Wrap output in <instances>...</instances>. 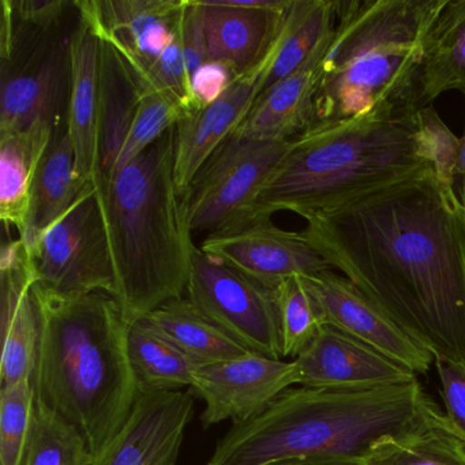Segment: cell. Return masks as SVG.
<instances>
[{
  "label": "cell",
  "mask_w": 465,
  "mask_h": 465,
  "mask_svg": "<svg viewBox=\"0 0 465 465\" xmlns=\"http://www.w3.org/2000/svg\"><path fill=\"white\" fill-rule=\"evenodd\" d=\"M304 220L333 271L434 359L465 361V216L434 170Z\"/></svg>",
  "instance_id": "obj_1"
},
{
  "label": "cell",
  "mask_w": 465,
  "mask_h": 465,
  "mask_svg": "<svg viewBox=\"0 0 465 465\" xmlns=\"http://www.w3.org/2000/svg\"><path fill=\"white\" fill-rule=\"evenodd\" d=\"M34 301L36 401L83 432L97 464L140 394L129 356L132 323L107 292L64 298L35 284Z\"/></svg>",
  "instance_id": "obj_2"
},
{
  "label": "cell",
  "mask_w": 465,
  "mask_h": 465,
  "mask_svg": "<svg viewBox=\"0 0 465 465\" xmlns=\"http://www.w3.org/2000/svg\"><path fill=\"white\" fill-rule=\"evenodd\" d=\"M440 415L419 380L371 391L290 388L260 415L232 424L205 465L363 460L383 438L413 431Z\"/></svg>",
  "instance_id": "obj_3"
},
{
  "label": "cell",
  "mask_w": 465,
  "mask_h": 465,
  "mask_svg": "<svg viewBox=\"0 0 465 465\" xmlns=\"http://www.w3.org/2000/svg\"><path fill=\"white\" fill-rule=\"evenodd\" d=\"M176 126L111 176L94 179L115 272L114 298L130 323L183 298L195 249L175 182Z\"/></svg>",
  "instance_id": "obj_4"
},
{
  "label": "cell",
  "mask_w": 465,
  "mask_h": 465,
  "mask_svg": "<svg viewBox=\"0 0 465 465\" xmlns=\"http://www.w3.org/2000/svg\"><path fill=\"white\" fill-rule=\"evenodd\" d=\"M432 170L420 110H380L296 138L258 194L255 217L320 213Z\"/></svg>",
  "instance_id": "obj_5"
},
{
  "label": "cell",
  "mask_w": 465,
  "mask_h": 465,
  "mask_svg": "<svg viewBox=\"0 0 465 465\" xmlns=\"http://www.w3.org/2000/svg\"><path fill=\"white\" fill-rule=\"evenodd\" d=\"M445 2H336V29L321 64L314 119L306 134L374 111L420 110L418 74L424 42Z\"/></svg>",
  "instance_id": "obj_6"
},
{
  "label": "cell",
  "mask_w": 465,
  "mask_h": 465,
  "mask_svg": "<svg viewBox=\"0 0 465 465\" xmlns=\"http://www.w3.org/2000/svg\"><path fill=\"white\" fill-rule=\"evenodd\" d=\"M187 0H78L74 9L115 48L141 89L153 88L194 111L183 51Z\"/></svg>",
  "instance_id": "obj_7"
},
{
  "label": "cell",
  "mask_w": 465,
  "mask_h": 465,
  "mask_svg": "<svg viewBox=\"0 0 465 465\" xmlns=\"http://www.w3.org/2000/svg\"><path fill=\"white\" fill-rule=\"evenodd\" d=\"M0 29V137L39 124L67 126L72 56L61 29H36L15 20L2 2ZM66 130V129H64Z\"/></svg>",
  "instance_id": "obj_8"
},
{
  "label": "cell",
  "mask_w": 465,
  "mask_h": 465,
  "mask_svg": "<svg viewBox=\"0 0 465 465\" xmlns=\"http://www.w3.org/2000/svg\"><path fill=\"white\" fill-rule=\"evenodd\" d=\"M295 140L261 141L231 135L209 157L181 198L190 235L227 230L252 217L258 194Z\"/></svg>",
  "instance_id": "obj_9"
},
{
  "label": "cell",
  "mask_w": 465,
  "mask_h": 465,
  "mask_svg": "<svg viewBox=\"0 0 465 465\" xmlns=\"http://www.w3.org/2000/svg\"><path fill=\"white\" fill-rule=\"evenodd\" d=\"M28 250L37 287L64 298L115 293L113 255L94 182Z\"/></svg>",
  "instance_id": "obj_10"
},
{
  "label": "cell",
  "mask_w": 465,
  "mask_h": 465,
  "mask_svg": "<svg viewBox=\"0 0 465 465\" xmlns=\"http://www.w3.org/2000/svg\"><path fill=\"white\" fill-rule=\"evenodd\" d=\"M187 299L195 309L250 352L282 359L276 291L244 277L195 246Z\"/></svg>",
  "instance_id": "obj_11"
},
{
  "label": "cell",
  "mask_w": 465,
  "mask_h": 465,
  "mask_svg": "<svg viewBox=\"0 0 465 465\" xmlns=\"http://www.w3.org/2000/svg\"><path fill=\"white\" fill-rule=\"evenodd\" d=\"M200 249L272 291L290 277L333 271L302 232L282 230L272 217H255L205 236Z\"/></svg>",
  "instance_id": "obj_12"
},
{
  "label": "cell",
  "mask_w": 465,
  "mask_h": 465,
  "mask_svg": "<svg viewBox=\"0 0 465 465\" xmlns=\"http://www.w3.org/2000/svg\"><path fill=\"white\" fill-rule=\"evenodd\" d=\"M295 385L293 361L249 352L232 361L198 366L189 391L205 404L200 419L206 430L223 421L250 420Z\"/></svg>",
  "instance_id": "obj_13"
},
{
  "label": "cell",
  "mask_w": 465,
  "mask_h": 465,
  "mask_svg": "<svg viewBox=\"0 0 465 465\" xmlns=\"http://www.w3.org/2000/svg\"><path fill=\"white\" fill-rule=\"evenodd\" d=\"M304 280L320 304L325 325L374 348L416 375L426 374L431 369L434 356L408 336L347 277L326 271Z\"/></svg>",
  "instance_id": "obj_14"
},
{
  "label": "cell",
  "mask_w": 465,
  "mask_h": 465,
  "mask_svg": "<svg viewBox=\"0 0 465 465\" xmlns=\"http://www.w3.org/2000/svg\"><path fill=\"white\" fill-rule=\"evenodd\" d=\"M299 386L331 391H371L415 382L418 375L344 331L323 325L293 359Z\"/></svg>",
  "instance_id": "obj_15"
},
{
  "label": "cell",
  "mask_w": 465,
  "mask_h": 465,
  "mask_svg": "<svg viewBox=\"0 0 465 465\" xmlns=\"http://www.w3.org/2000/svg\"><path fill=\"white\" fill-rule=\"evenodd\" d=\"M209 61L230 67L238 77L271 53L292 0H200Z\"/></svg>",
  "instance_id": "obj_16"
},
{
  "label": "cell",
  "mask_w": 465,
  "mask_h": 465,
  "mask_svg": "<svg viewBox=\"0 0 465 465\" xmlns=\"http://www.w3.org/2000/svg\"><path fill=\"white\" fill-rule=\"evenodd\" d=\"M274 48L276 43L268 56L252 72L236 78L220 99L187 114L176 124L175 182L179 197L186 194L203 165L252 110L265 84Z\"/></svg>",
  "instance_id": "obj_17"
},
{
  "label": "cell",
  "mask_w": 465,
  "mask_h": 465,
  "mask_svg": "<svg viewBox=\"0 0 465 465\" xmlns=\"http://www.w3.org/2000/svg\"><path fill=\"white\" fill-rule=\"evenodd\" d=\"M194 399L190 391L138 394L129 419L96 465H178Z\"/></svg>",
  "instance_id": "obj_18"
},
{
  "label": "cell",
  "mask_w": 465,
  "mask_h": 465,
  "mask_svg": "<svg viewBox=\"0 0 465 465\" xmlns=\"http://www.w3.org/2000/svg\"><path fill=\"white\" fill-rule=\"evenodd\" d=\"M2 277V367L0 388L32 380L39 345V317L34 301L37 282L28 247L20 238L0 252Z\"/></svg>",
  "instance_id": "obj_19"
},
{
  "label": "cell",
  "mask_w": 465,
  "mask_h": 465,
  "mask_svg": "<svg viewBox=\"0 0 465 465\" xmlns=\"http://www.w3.org/2000/svg\"><path fill=\"white\" fill-rule=\"evenodd\" d=\"M72 89L67 110V133L74 148L75 173L84 183L99 173L100 56L102 40L78 17L70 35Z\"/></svg>",
  "instance_id": "obj_20"
},
{
  "label": "cell",
  "mask_w": 465,
  "mask_h": 465,
  "mask_svg": "<svg viewBox=\"0 0 465 465\" xmlns=\"http://www.w3.org/2000/svg\"><path fill=\"white\" fill-rule=\"evenodd\" d=\"M328 48L306 66L262 92L232 135L250 140L288 141L306 134L314 119L315 92Z\"/></svg>",
  "instance_id": "obj_21"
},
{
  "label": "cell",
  "mask_w": 465,
  "mask_h": 465,
  "mask_svg": "<svg viewBox=\"0 0 465 465\" xmlns=\"http://www.w3.org/2000/svg\"><path fill=\"white\" fill-rule=\"evenodd\" d=\"M48 124L0 137V219L24 232L40 165L55 138Z\"/></svg>",
  "instance_id": "obj_22"
},
{
  "label": "cell",
  "mask_w": 465,
  "mask_h": 465,
  "mask_svg": "<svg viewBox=\"0 0 465 465\" xmlns=\"http://www.w3.org/2000/svg\"><path fill=\"white\" fill-rule=\"evenodd\" d=\"M449 91L465 97V0H446L427 34L419 66V107H430Z\"/></svg>",
  "instance_id": "obj_23"
},
{
  "label": "cell",
  "mask_w": 465,
  "mask_h": 465,
  "mask_svg": "<svg viewBox=\"0 0 465 465\" xmlns=\"http://www.w3.org/2000/svg\"><path fill=\"white\" fill-rule=\"evenodd\" d=\"M141 86L115 48L102 40L99 173L110 176L140 105Z\"/></svg>",
  "instance_id": "obj_24"
},
{
  "label": "cell",
  "mask_w": 465,
  "mask_h": 465,
  "mask_svg": "<svg viewBox=\"0 0 465 465\" xmlns=\"http://www.w3.org/2000/svg\"><path fill=\"white\" fill-rule=\"evenodd\" d=\"M89 183H84L75 173L72 138L67 129L64 130L54 138L35 181L28 220L20 235L28 249L36 246Z\"/></svg>",
  "instance_id": "obj_25"
},
{
  "label": "cell",
  "mask_w": 465,
  "mask_h": 465,
  "mask_svg": "<svg viewBox=\"0 0 465 465\" xmlns=\"http://www.w3.org/2000/svg\"><path fill=\"white\" fill-rule=\"evenodd\" d=\"M336 23L334 0H292L261 94L306 66L328 48Z\"/></svg>",
  "instance_id": "obj_26"
},
{
  "label": "cell",
  "mask_w": 465,
  "mask_h": 465,
  "mask_svg": "<svg viewBox=\"0 0 465 465\" xmlns=\"http://www.w3.org/2000/svg\"><path fill=\"white\" fill-rule=\"evenodd\" d=\"M143 321L197 366L232 361L250 352L206 320L187 296L167 302Z\"/></svg>",
  "instance_id": "obj_27"
},
{
  "label": "cell",
  "mask_w": 465,
  "mask_h": 465,
  "mask_svg": "<svg viewBox=\"0 0 465 465\" xmlns=\"http://www.w3.org/2000/svg\"><path fill=\"white\" fill-rule=\"evenodd\" d=\"M129 356L140 393L184 391L198 367L143 320L130 326Z\"/></svg>",
  "instance_id": "obj_28"
},
{
  "label": "cell",
  "mask_w": 465,
  "mask_h": 465,
  "mask_svg": "<svg viewBox=\"0 0 465 465\" xmlns=\"http://www.w3.org/2000/svg\"><path fill=\"white\" fill-rule=\"evenodd\" d=\"M363 465H465V445L442 413L413 431L383 438L370 449Z\"/></svg>",
  "instance_id": "obj_29"
},
{
  "label": "cell",
  "mask_w": 465,
  "mask_h": 465,
  "mask_svg": "<svg viewBox=\"0 0 465 465\" xmlns=\"http://www.w3.org/2000/svg\"><path fill=\"white\" fill-rule=\"evenodd\" d=\"M94 454L83 432L36 401L31 440L24 465H94Z\"/></svg>",
  "instance_id": "obj_30"
},
{
  "label": "cell",
  "mask_w": 465,
  "mask_h": 465,
  "mask_svg": "<svg viewBox=\"0 0 465 465\" xmlns=\"http://www.w3.org/2000/svg\"><path fill=\"white\" fill-rule=\"evenodd\" d=\"M276 299L282 356L298 358L325 325L322 312L303 276L282 282Z\"/></svg>",
  "instance_id": "obj_31"
},
{
  "label": "cell",
  "mask_w": 465,
  "mask_h": 465,
  "mask_svg": "<svg viewBox=\"0 0 465 465\" xmlns=\"http://www.w3.org/2000/svg\"><path fill=\"white\" fill-rule=\"evenodd\" d=\"M184 115V108L170 94L153 88L141 89L137 115L133 122L124 149L116 160L113 173H118L133 160L141 156L167 130L176 126Z\"/></svg>",
  "instance_id": "obj_32"
},
{
  "label": "cell",
  "mask_w": 465,
  "mask_h": 465,
  "mask_svg": "<svg viewBox=\"0 0 465 465\" xmlns=\"http://www.w3.org/2000/svg\"><path fill=\"white\" fill-rule=\"evenodd\" d=\"M35 407L36 394L32 380L0 388V465H24Z\"/></svg>",
  "instance_id": "obj_33"
},
{
  "label": "cell",
  "mask_w": 465,
  "mask_h": 465,
  "mask_svg": "<svg viewBox=\"0 0 465 465\" xmlns=\"http://www.w3.org/2000/svg\"><path fill=\"white\" fill-rule=\"evenodd\" d=\"M420 122L432 170L448 190L449 179L459 156L460 138L446 126L432 105L421 108Z\"/></svg>",
  "instance_id": "obj_34"
},
{
  "label": "cell",
  "mask_w": 465,
  "mask_h": 465,
  "mask_svg": "<svg viewBox=\"0 0 465 465\" xmlns=\"http://www.w3.org/2000/svg\"><path fill=\"white\" fill-rule=\"evenodd\" d=\"M446 420L465 445V361L435 359Z\"/></svg>",
  "instance_id": "obj_35"
},
{
  "label": "cell",
  "mask_w": 465,
  "mask_h": 465,
  "mask_svg": "<svg viewBox=\"0 0 465 465\" xmlns=\"http://www.w3.org/2000/svg\"><path fill=\"white\" fill-rule=\"evenodd\" d=\"M236 78L238 75L220 62L208 61L203 64L190 78L194 111L220 99Z\"/></svg>",
  "instance_id": "obj_36"
},
{
  "label": "cell",
  "mask_w": 465,
  "mask_h": 465,
  "mask_svg": "<svg viewBox=\"0 0 465 465\" xmlns=\"http://www.w3.org/2000/svg\"><path fill=\"white\" fill-rule=\"evenodd\" d=\"M18 23L36 29H56L74 2L67 0H9Z\"/></svg>",
  "instance_id": "obj_37"
},
{
  "label": "cell",
  "mask_w": 465,
  "mask_h": 465,
  "mask_svg": "<svg viewBox=\"0 0 465 465\" xmlns=\"http://www.w3.org/2000/svg\"><path fill=\"white\" fill-rule=\"evenodd\" d=\"M448 190L451 200L465 216V126L464 134L460 138L459 156L449 179Z\"/></svg>",
  "instance_id": "obj_38"
},
{
  "label": "cell",
  "mask_w": 465,
  "mask_h": 465,
  "mask_svg": "<svg viewBox=\"0 0 465 465\" xmlns=\"http://www.w3.org/2000/svg\"><path fill=\"white\" fill-rule=\"evenodd\" d=\"M263 465H363V460L356 459H291L269 462Z\"/></svg>",
  "instance_id": "obj_39"
}]
</instances>
